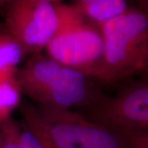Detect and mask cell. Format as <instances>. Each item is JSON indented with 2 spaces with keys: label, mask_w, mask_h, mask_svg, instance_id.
<instances>
[{
  "label": "cell",
  "mask_w": 148,
  "mask_h": 148,
  "mask_svg": "<svg viewBox=\"0 0 148 148\" xmlns=\"http://www.w3.org/2000/svg\"><path fill=\"white\" fill-rule=\"evenodd\" d=\"M19 109L24 123L40 132L54 148H148V132L124 134L78 112L36 108L29 102H22Z\"/></svg>",
  "instance_id": "obj_1"
},
{
  "label": "cell",
  "mask_w": 148,
  "mask_h": 148,
  "mask_svg": "<svg viewBox=\"0 0 148 148\" xmlns=\"http://www.w3.org/2000/svg\"><path fill=\"white\" fill-rule=\"evenodd\" d=\"M99 27L104 48L90 77L112 85L147 69L148 20L146 13L127 8Z\"/></svg>",
  "instance_id": "obj_2"
},
{
  "label": "cell",
  "mask_w": 148,
  "mask_h": 148,
  "mask_svg": "<svg viewBox=\"0 0 148 148\" xmlns=\"http://www.w3.org/2000/svg\"><path fill=\"white\" fill-rule=\"evenodd\" d=\"M54 7L58 25L45 48L48 56L90 77L104 48L99 25L89 20L77 6L54 4Z\"/></svg>",
  "instance_id": "obj_3"
},
{
  "label": "cell",
  "mask_w": 148,
  "mask_h": 148,
  "mask_svg": "<svg viewBox=\"0 0 148 148\" xmlns=\"http://www.w3.org/2000/svg\"><path fill=\"white\" fill-rule=\"evenodd\" d=\"M86 109L84 116L115 132H148L147 82H132L112 96L100 92Z\"/></svg>",
  "instance_id": "obj_4"
},
{
  "label": "cell",
  "mask_w": 148,
  "mask_h": 148,
  "mask_svg": "<svg viewBox=\"0 0 148 148\" xmlns=\"http://www.w3.org/2000/svg\"><path fill=\"white\" fill-rule=\"evenodd\" d=\"M5 16L7 33L27 53H39L53 36L58 17L51 0H10Z\"/></svg>",
  "instance_id": "obj_5"
},
{
  "label": "cell",
  "mask_w": 148,
  "mask_h": 148,
  "mask_svg": "<svg viewBox=\"0 0 148 148\" xmlns=\"http://www.w3.org/2000/svg\"><path fill=\"white\" fill-rule=\"evenodd\" d=\"M86 75L62 65L48 85L38 105L42 108L69 110L86 109L100 91L93 88Z\"/></svg>",
  "instance_id": "obj_6"
},
{
  "label": "cell",
  "mask_w": 148,
  "mask_h": 148,
  "mask_svg": "<svg viewBox=\"0 0 148 148\" xmlns=\"http://www.w3.org/2000/svg\"><path fill=\"white\" fill-rule=\"evenodd\" d=\"M62 64L41 53H34L26 64L16 71V80L21 93L37 104L48 85L57 73Z\"/></svg>",
  "instance_id": "obj_7"
},
{
  "label": "cell",
  "mask_w": 148,
  "mask_h": 148,
  "mask_svg": "<svg viewBox=\"0 0 148 148\" xmlns=\"http://www.w3.org/2000/svg\"><path fill=\"white\" fill-rule=\"evenodd\" d=\"M18 69L0 71V123L12 118L21 104V90L16 80Z\"/></svg>",
  "instance_id": "obj_8"
},
{
  "label": "cell",
  "mask_w": 148,
  "mask_h": 148,
  "mask_svg": "<svg viewBox=\"0 0 148 148\" xmlns=\"http://www.w3.org/2000/svg\"><path fill=\"white\" fill-rule=\"evenodd\" d=\"M1 148H43L36 136L23 123L12 119L0 123Z\"/></svg>",
  "instance_id": "obj_9"
},
{
  "label": "cell",
  "mask_w": 148,
  "mask_h": 148,
  "mask_svg": "<svg viewBox=\"0 0 148 148\" xmlns=\"http://www.w3.org/2000/svg\"><path fill=\"white\" fill-rule=\"evenodd\" d=\"M77 8L89 20L97 25L119 16L128 8L127 0H96Z\"/></svg>",
  "instance_id": "obj_10"
},
{
  "label": "cell",
  "mask_w": 148,
  "mask_h": 148,
  "mask_svg": "<svg viewBox=\"0 0 148 148\" xmlns=\"http://www.w3.org/2000/svg\"><path fill=\"white\" fill-rule=\"evenodd\" d=\"M26 54V49L16 40L8 33H0V71L18 69Z\"/></svg>",
  "instance_id": "obj_11"
},
{
  "label": "cell",
  "mask_w": 148,
  "mask_h": 148,
  "mask_svg": "<svg viewBox=\"0 0 148 148\" xmlns=\"http://www.w3.org/2000/svg\"><path fill=\"white\" fill-rule=\"evenodd\" d=\"M29 128V127H28ZM30 129V128H29ZM31 131H32L36 136L38 139L40 140V142L41 143L43 146V148H54L53 147V146L51 144V143H49V141H48V139L44 135H42L40 132H36V131H34V130H32V129H30Z\"/></svg>",
  "instance_id": "obj_12"
},
{
  "label": "cell",
  "mask_w": 148,
  "mask_h": 148,
  "mask_svg": "<svg viewBox=\"0 0 148 148\" xmlns=\"http://www.w3.org/2000/svg\"><path fill=\"white\" fill-rule=\"evenodd\" d=\"M94 1H96V0H78L77 3V7H83V6L87 5L90 3L94 2Z\"/></svg>",
  "instance_id": "obj_13"
},
{
  "label": "cell",
  "mask_w": 148,
  "mask_h": 148,
  "mask_svg": "<svg viewBox=\"0 0 148 148\" xmlns=\"http://www.w3.org/2000/svg\"><path fill=\"white\" fill-rule=\"evenodd\" d=\"M0 148H1V140H0Z\"/></svg>",
  "instance_id": "obj_14"
},
{
  "label": "cell",
  "mask_w": 148,
  "mask_h": 148,
  "mask_svg": "<svg viewBox=\"0 0 148 148\" xmlns=\"http://www.w3.org/2000/svg\"><path fill=\"white\" fill-rule=\"evenodd\" d=\"M51 1H53V0H51Z\"/></svg>",
  "instance_id": "obj_15"
},
{
  "label": "cell",
  "mask_w": 148,
  "mask_h": 148,
  "mask_svg": "<svg viewBox=\"0 0 148 148\" xmlns=\"http://www.w3.org/2000/svg\"><path fill=\"white\" fill-rule=\"evenodd\" d=\"M0 1H1V0H0Z\"/></svg>",
  "instance_id": "obj_16"
}]
</instances>
